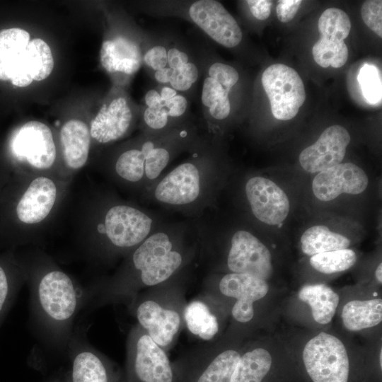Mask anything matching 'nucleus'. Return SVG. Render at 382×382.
<instances>
[{
    "mask_svg": "<svg viewBox=\"0 0 382 382\" xmlns=\"http://www.w3.org/2000/svg\"><path fill=\"white\" fill-rule=\"evenodd\" d=\"M381 358H382V349H380V352H379V363H380L381 368V366H382Z\"/></svg>",
    "mask_w": 382,
    "mask_h": 382,
    "instance_id": "nucleus-47",
    "label": "nucleus"
},
{
    "mask_svg": "<svg viewBox=\"0 0 382 382\" xmlns=\"http://www.w3.org/2000/svg\"><path fill=\"white\" fill-rule=\"evenodd\" d=\"M187 16L209 37L225 47H235L242 40L243 33L236 20L219 1H195L189 5Z\"/></svg>",
    "mask_w": 382,
    "mask_h": 382,
    "instance_id": "nucleus-11",
    "label": "nucleus"
},
{
    "mask_svg": "<svg viewBox=\"0 0 382 382\" xmlns=\"http://www.w3.org/2000/svg\"><path fill=\"white\" fill-rule=\"evenodd\" d=\"M167 52L165 45H154L143 54V63L154 72L162 69L167 66Z\"/></svg>",
    "mask_w": 382,
    "mask_h": 382,
    "instance_id": "nucleus-36",
    "label": "nucleus"
},
{
    "mask_svg": "<svg viewBox=\"0 0 382 382\" xmlns=\"http://www.w3.org/2000/svg\"><path fill=\"white\" fill-rule=\"evenodd\" d=\"M357 261V255L351 249H342L313 255L311 267L319 272L330 274L351 268Z\"/></svg>",
    "mask_w": 382,
    "mask_h": 382,
    "instance_id": "nucleus-30",
    "label": "nucleus"
},
{
    "mask_svg": "<svg viewBox=\"0 0 382 382\" xmlns=\"http://www.w3.org/2000/svg\"><path fill=\"white\" fill-rule=\"evenodd\" d=\"M235 85L219 81L206 74L202 88V110L215 120H223L231 113L229 93Z\"/></svg>",
    "mask_w": 382,
    "mask_h": 382,
    "instance_id": "nucleus-27",
    "label": "nucleus"
},
{
    "mask_svg": "<svg viewBox=\"0 0 382 382\" xmlns=\"http://www.w3.org/2000/svg\"><path fill=\"white\" fill-rule=\"evenodd\" d=\"M375 277L380 284L382 282V265L380 263L376 270H375Z\"/></svg>",
    "mask_w": 382,
    "mask_h": 382,
    "instance_id": "nucleus-46",
    "label": "nucleus"
},
{
    "mask_svg": "<svg viewBox=\"0 0 382 382\" xmlns=\"http://www.w3.org/2000/svg\"><path fill=\"white\" fill-rule=\"evenodd\" d=\"M298 297L308 305L313 320L320 325H328L332 321L340 303L338 294L324 284L303 286Z\"/></svg>",
    "mask_w": 382,
    "mask_h": 382,
    "instance_id": "nucleus-25",
    "label": "nucleus"
},
{
    "mask_svg": "<svg viewBox=\"0 0 382 382\" xmlns=\"http://www.w3.org/2000/svg\"><path fill=\"white\" fill-rule=\"evenodd\" d=\"M66 348L70 359L67 382H126L125 373L91 346L81 332H73Z\"/></svg>",
    "mask_w": 382,
    "mask_h": 382,
    "instance_id": "nucleus-9",
    "label": "nucleus"
},
{
    "mask_svg": "<svg viewBox=\"0 0 382 382\" xmlns=\"http://www.w3.org/2000/svg\"><path fill=\"white\" fill-rule=\"evenodd\" d=\"M127 303L137 325L157 345L166 350L173 344L184 325L183 292L163 289L139 292Z\"/></svg>",
    "mask_w": 382,
    "mask_h": 382,
    "instance_id": "nucleus-3",
    "label": "nucleus"
},
{
    "mask_svg": "<svg viewBox=\"0 0 382 382\" xmlns=\"http://www.w3.org/2000/svg\"><path fill=\"white\" fill-rule=\"evenodd\" d=\"M318 28L320 37L312 48L315 62L324 68L342 67L348 58L345 40L351 30L349 16L342 9L327 8L318 19Z\"/></svg>",
    "mask_w": 382,
    "mask_h": 382,
    "instance_id": "nucleus-10",
    "label": "nucleus"
},
{
    "mask_svg": "<svg viewBox=\"0 0 382 382\" xmlns=\"http://www.w3.org/2000/svg\"><path fill=\"white\" fill-rule=\"evenodd\" d=\"M100 62L109 73H122L132 75L143 63V54L139 46L132 40L117 36L102 44Z\"/></svg>",
    "mask_w": 382,
    "mask_h": 382,
    "instance_id": "nucleus-21",
    "label": "nucleus"
},
{
    "mask_svg": "<svg viewBox=\"0 0 382 382\" xmlns=\"http://www.w3.org/2000/svg\"><path fill=\"white\" fill-rule=\"evenodd\" d=\"M199 193V171L190 163H183L173 170L160 182L155 190L158 200L171 204L190 203Z\"/></svg>",
    "mask_w": 382,
    "mask_h": 382,
    "instance_id": "nucleus-19",
    "label": "nucleus"
},
{
    "mask_svg": "<svg viewBox=\"0 0 382 382\" xmlns=\"http://www.w3.org/2000/svg\"><path fill=\"white\" fill-rule=\"evenodd\" d=\"M145 157L140 149H130L123 152L117 158L115 170L122 178L137 182L144 173Z\"/></svg>",
    "mask_w": 382,
    "mask_h": 382,
    "instance_id": "nucleus-31",
    "label": "nucleus"
},
{
    "mask_svg": "<svg viewBox=\"0 0 382 382\" xmlns=\"http://www.w3.org/2000/svg\"><path fill=\"white\" fill-rule=\"evenodd\" d=\"M145 157L144 173L149 179L157 178L169 161L170 154L163 147H156L151 141L144 142L140 149Z\"/></svg>",
    "mask_w": 382,
    "mask_h": 382,
    "instance_id": "nucleus-32",
    "label": "nucleus"
},
{
    "mask_svg": "<svg viewBox=\"0 0 382 382\" xmlns=\"http://www.w3.org/2000/svg\"><path fill=\"white\" fill-rule=\"evenodd\" d=\"M133 118L132 110L124 97L103 104L91 122L90 134L100 143H108L122 137Z\"/></svg>",
    "mask_w": 382,
    "mask_h": 382,
    "instance_id": "nucleus-18",
    "label": "nucleus"
},
{
    "mask_svg": "<svg viewBox=\"0 0 382 382\" xmlns=\"http://www.w3.org/2000/svg\"><path fill=\"white\" fill-rule=\"evenodd\" d=\"M231 272L245 273L267 282L273 272L270 250L248 231H236L231 241L227 256Z\"/></svg>",
    "mask_w": 382,
    "mask_h": 382,
    "instance_id": "nucleus-13",
    "label": "nucleus"
},
{
    "mask_svg": "<svg viewBox=\"0 0 382 382\" xmlns=\"http://www.w3.org/2000/svg\"><path fill=\"white\" fill-rule=\"evenodd\" d=\"M173 243L168 236L157 233L146 238L133 253L132 262L139 273L156 260L173 250Z\"/></svg>",
    "mask_w": 382,
    "mask_h": 382,
    "instance_id": "nucleus-29",
    "label": "nucleus"
},
{
    "mask_svg": "<svg viewBox=\"0 0 382 382\" xmlns=\"http://www.w3.org/2000/svg\"><path fill=\"white\" fill-rule=\"evenodd\" d=\"M144 103L146 108L153 109L163 106V101L161 99L159 91L156 89H150L146 93Z\"/></svg>",
    "mask_w": 382,
    "mask_h": 382,
    "instance_id": "nucleus-43",
    "label": "nucleus"
},
{
    "mask_svg": "<svg viewBox=\"0 0 382 382\" xmlns=\"http://www.w3.org/2000/svg\"><path fill=\"white\" fill-rule=\"evenodd\" d=\"M10 294V285L7 274L4 268L0 266V313L7 303Z\"/></svg>",
    "mask_w": 382,
    "mask_h": 382,
    "instance_id": "nucleus-42",
    "label": "nucleus"
},
{
    "mask_svg": "<svg viewBox=\"0 0 382 382\" xmlns=\"http://www.w3.org/2000/svg\"><path fill=\"white\" fill-rule=\"evenodd\" d=\"M221 303L204 294L185 305L184 325L194 335L204 340H212L219 334L221 322L218 308Z\"/></svg>",
    "mask_w": 382,
    "mask_h": 382,
    "instance_id": "nucleus-22",
    "label": "nucleus"
},
{
    "mask_svg": "<svg viewBox=\"0 0 382 382\" xmlns=\"http://www.w3.org/2000/svg\"><path fill=\"white\" fill-rule=\"evenodd\" d=\"M159 93L163 101H166L175 97L178 92L168 85H165L161 86Z\"/></svg>",
    "mask_w": 382,
    "mask_h": 382,
    "instance_id": "nucleus-45",
    "label": "nucleus"
},
{
    "mask_svg": "<svg viewBox=\"0 0 382 382\" xmlns=\"http://www.w3.org/2000/svg\"><path fill=\"white\" fill-rule=\"evenodd\" d=\"M341 319L344 328L351 332L376 327L382 321V300H351L344 305Z\"/></svg>",
    "mask_w": 382,
    "mask_h": 382,
    "instance_id": "nucleus-26",
    "label": "nucleus"
},
{
    "mask_svg": "<svg viewBox=\"0 0 382 382\" xmlns=\"http://www.w3.org/2000/svg\"><path fill=\"white\" fill-rule=\"evenodd\" d=\"M349 245V238L342 234L331 231L323 225L311 226L306 230L301 237V250L309 256L346 249Z\"/></svg>",
    "mask_w": 382,
    "mask_h": 382,
    "instance_id": "nucleus-28",
    "label": "nucleus"
},
{
    "mask_svg": "<svg viewBox=\"0 0 382 382\" xmlns=\"http://www.w3.org/2000/svg\"><path fill=\"white\" fill-rule=\"evenodd\" d=\"M56 197L57 187L52 180L43 176L36 178L17 204L18 218L28 224L42 221L52 210Z\"/></svg>",
    "mask_w": 382,
    "mask_h": 382,
    "instance_id": "nucleus-20",
    "label": "nucleus"
},
{
    "mask_svg": "<svg viewBox=\"0 0 382 382\" xmlns=\"http://www.w3.org/2000/svg\"><path fill=\"white\" fill-rule=\"evenodd\" d=\"M191 60L188 54L178 47H171L167 52V67L173 71L178 70Z\"/></svg>",
    "mask_w": 382,
    "mask_h": 382,
    "instance_id": "nucleus-40",
    "label": "nucleus"
},
{
    "mask_svg": "<svg viewBox=\"0 0 382 382\" xmlns=\"http://www.w3.org/2000/svg\"><path fill=\"white\" fill-rule=\"evenodd\" d=\"M143 119L149 127L161 129L167 125L170 117L163 106L155 109L146 107L143 112Z\"/></svg>",
    "mask_w": 382,
    "mask_h": 382,
    "instance_id": "nucleus-37",
    "label": "nucleus"
},
{
    "mask_svg": "<svg viewBox=\"0 0 382 382\" xmlns=\"http://www.w3.org/2000/svg\"><path fill=\"white\" fill-rule=\"evenodd\" d=\"M243 347L226 337L189 352L172 362L176 382H231Z\"/></svg>",
    "mask_w": 382,
    "mask_h": 382,
    "instance_id": "nucleus-4",
    "label": "nucleus"
},
{
    "mask_svg": "<svg viewBox=\"0 0 382 382\" xmlns=\"http://www.w3.org/2000/svg\"><path fill=\"white\" fill-rule=\"evenodd\" d=\"M366 173L352 163H339L319 172L312 183L314 195L320 200H332L342 193L358 195L367 187Z\"/></svg>",
    "mask_w": 382,
    "mask_h": 382,
    "instance_id": "nucleus-17",
    "label": "nucleus"
},
{
    "mask_svg": "<svg viewBox=\"0 0 382 382\" xmlns=\"http://www.w3.org/2000/svg\"><path fill=\"white\" fill-rule=\"evenodd\" d=\"M363 95L370 104L381 101V79L378 69L371 64L364 65L358 75Z\"/></svg>",
    "mask_w": 382,
    "mask_h": 382,
    "instance_id": "nucleus-33",
    "label": "nucleus"
},
{
    "mask_svg": "<svg viewBox=\"0 0 382 382\" xmlns=\"http://www.w3.org/2000/svg\"><path fill=\"white\" fill-rule=\"evenodd\" d=\"M151 224V219L144 213L125 205L110 208L105 219L108 239L115 246L123 248L141 243L149 233Z\"/></svg>",
    "mask_w": 382,
    "mask_h": 382,
    "instance_id": "nucleus-16",
    "label": "nucleus"
},
{
    "mask_svg": "<svg viewBox=\"0 0 382 382\" xmlns=\"http://www.w3.org/2000/svg\"><path fill=\"white\" fill-rule=\"evenodd\" d=\"M361 15L364 23L378 37H382V1H365L361 8Z\"/></svg>",
    "mask_w": 382,
    "mask_h": 382,
    "instance_id": "nucleus-35",
    "label": "nucleus"
},
{
    "mask_svg": "<svg viewBox=\"0 0 382 382\" xmlns=\"http://www.w3.org/2000/svg\"><path fill=\"white\" fill-rule=\"evenodd\" d=\"M54 67L49 45L40 38L30 40L28 31L12 28L0 30V80L18 87L48 77Z\"/></svg>",
    "mask_w": 382,
    "mask_h": 382,
    "instance_id": "nucleus-2",
    "label": "nucleus"
},
{
    "mask_svg": "<svg viewBox=\"0 0 382 382\" xmlns=\"http://www.w3.org/2000/svg\"><path fill=\"white\" fill-rule=\"evenodd\" d=\"M252 15L257 20H266L270 15L272 1L248 0L245 1Z\"/></svg>",
    "mask_w": 382,
    "mask_h": 382,
    "instance_id": "nucleus-41",
    "label": "nucleus"
},
{
    "mask_svg": "<svg viewBox=\"0 0 382 382\" xmlns=\"http://www.w3.org/2000/svg\"><path fill=\"white\" fill-rule=\"evenodd\" d=\"M270 289L267 281L245 273L230 272L218 282L216 291L204 292L222 305L233 301L230 313L238 324L246 325L253 321L255 304L262 300Z\"/></svg>",
    "mask_w": 382,
    "mask_h": 382,
    "instance_id": "nucleus-7",
    "label": "nucleus"
},
{
    "mask_svg": "<svg viewBox=\"0 0 382 382\" xmlns=\"http://www.w3.org/2000/svg\"><path fill=\"white\" fill-rule=\"evenodd\" d=\"M261 81L273 116L280 120L294 118L306 100L299 74L287 65L274 64L264 71Z\"/></svg>",
    "mask_w": 382,
    "mask_h": 382,
    "instance_id": "nucleus-8",
    "label": "nucleus"
},
{
    "mask_svg": "<svg viewBox=\"0 0 382 382\" xmlns=\"http://www.w3.org/2000/svg\"><path fill=\"white\" fill-rule=\"evenodd\" d=\"M301 0H280L276 8L277 16L282 23L292 20L301 4Z\"/></svg>",
    "mask_w": 382,
    "mask_h": 382,
    "instance_id": "nucleus-39",
    "label": "nucleus"
},
{
    "mask_svg": "<svg viewBox=\"0 0 382 382\" xmlns=\"http://www.w3.org/2000/svg\"><path fill=\"white\" fill-rule=\"evenodd\" d=\"M125 376L126 382H176L166 350L137 324L127 337Z\"/></svg>",
    "mask_w": 382,
    "mask_h": 382,
    "instance_id": "nucleus-5",
    "label": "nucleus"
},
{
    "mask_svg": "<svg viewBox=\"0 0 382 382\" xmlns=\"http://www.w3.org/2000/svg\"><path fill=\"white\" fill-rule=\"evenodd\" d=\"M163 107L170 118L180 117L187 111L188 102L185 96L178 93L173 98L163 101Z\"/></svg>",
    "mask_w": 382,
    "mask_h": 382,
    "instance_id": "nucleus-38",
    "label": "nucleus"
},
{
    "mask_svg": "<svg viewBox=\"0 0 382 382\" xmlns=\"http://www.w3.org/2000/svg\"><path fill=\"white\" fill-rule=\"evenodd\" d=\"M30 295L35 320L47 340L66 348L74 320L89 300V292H83L65 272L51 270L35 280Z\"/></svg>",
    "mask_w": 382,
    "mask_h": 382,
    "instance_id": "nucleus-1",
    "label": "nucleus"
},
{
    "mask_svg": "<svg viewBox=\"0 0 382 382\" xmlns=\"http://www.w3.org/2000/svg\"><path fill=\"white\" fill-rule=\"evenodd\" d=\"M198 76V67L190 61L180 69L173 71L169 86L178 92H185L197 82Z\"/></svg>",
    "mask_w": 382,
    "mask_h": 382,
    "instance_id": "nucleus-34",
    "label": "nucleus"
},
{
    "mask_svg": "<svg viewBox=\"0 0 382 382\" xmlns=\"http://www.w3.org/2000/svg\"><path fill=\"white\" fill-rule=\"evenodd\" d=\"M272 364V356L266 347L257 343L245 345L231 382H262Z\"/></svg>",
    "mask_w": 382,
    "mask_h": 382,
    "instance_id": "nucleus-24",
    "label": "nucleus"
},
{
    "mask_svg": "<svg viewBox=\"0 0 382 382\" xmlns=\"http://www.w3.org/2000/svg\"><path fill=\"white\" fill-rule=\"evenodd\" d=\"M246 196L255 216L268 225L283 222L289 212L286 193L273 181L254 177L245 185Z\"/></svg>",
    "mask_w": 382,
    "mask_h": 382,
    "instance_id": "nucleus-15",
    "label": "nucleus"
},
{
    "mask_svg": "<svg viewBox=\"0 0 382 382\" xmlns=\"http://www.w3.org/2000/svg\"><path fill=\"white\" fill-rule=\"evenodd\" d=\"M350 139L348 131L342 126L326 128L314 144L301 152V167L308 173H315L340 163Z\"/></svg>",
    "mask_w": 382,
    "mask_h": 382,
    "instance_id": "nucleus-14",
    "label": "nucleus"
},
{
    "mask_svg": "<svg viewBox=\"0 0 382 382\" xmlns=\"http://www.w3.org/2000/svg\"><path fill=\"white\" fill-rule=\"evenodd\" d=\"M53 382H62V381H53Z\"/></svg>",
    "mask_w": 382,
    "mask_h": 382,
    "instance_id": "nucleus-48",
    "label": "nucleus"
},
{
    "mask_svg": "<svg viewBox=\"0 0 382 382\" xmlns=\"http://www.w3.org/2000/svg\"><path fill=\"white\" fill-rule=\"evenodd\" d=\"M90 130L83 121L70 120L62 127L60 141L64 160L74 170L82 168L86 163L91 144Z\"/></svg>",
    "mask_w": 382,
    "mask_h": 382,
    "instance_id": "nucleus-23",
    "label": "nucleus"
},
{
    "mask_svg": "<svg viewBox=\"0 0 382 382\" xmlns=\"http://www.w3.org/2000/svg\"><path fill=\"white\" fill-rule=\"evenodd\" d=\"M173 70L168 67L154 72L155 81L163 86L168 85L172 75Z\"/></svg>",
    "mask_w": 382,
    "mask_h": 382,
    "instance_id": "nucleus-44",
    "label": "nucleus"
},
{
    "mask_svg": "<svg viewBox=\"0 0 382 382\" xmlns=\"http://www.w3.org/2000/svg\"><path fill=\"white\" fill-rule=\"evenodd\" d=\"M302 360L313 382H348L350 361L344 342L326 332L311 337L302 349Z\"/></svg>",
    "mask_w": 382,
    "mask_h": 382,
    "instance_id": "nucleus-6",
    "label": "nucleus"
},
{
    "mask_svg": "<svg viewBox=\"0 0 382 382\" xmlns=\"http://www.w3.org/2000/svg\"><path fill=\"white\" fill-rule=\"evenodd\" d=\"M11 148L13 156L32 167L50 168L56 158V147L51 129L39 121H29L13 134Z\"/></svg>",
    "mask_w": 382,
    "mask_h": 382,
    "instance_id": "nucleus-12",
    "label": "nucleus"
}]
</instances>
